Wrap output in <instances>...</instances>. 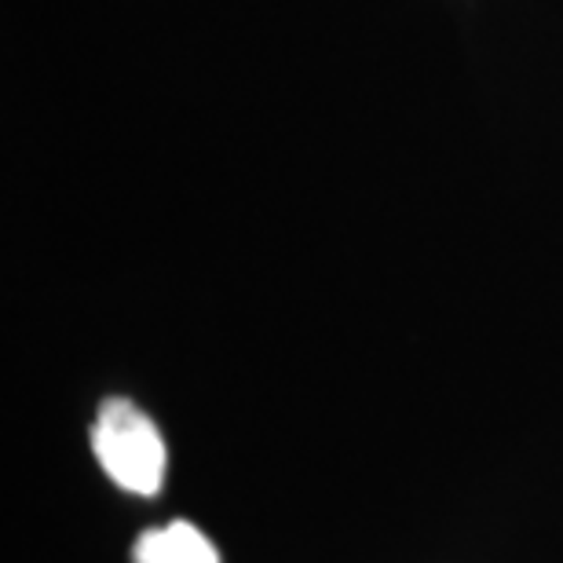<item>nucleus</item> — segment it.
<instances>
[{
	"label": "nucleus",
	"mask_w": 563,
	"mask_h": 563,
	"mask_svg": "<svg viewBox=\"0 0 563 563\" xmlns=\"http://www.w3.org/2000/svg\"><path fill=\"white\" fill-rule=\"evenodd\" d=\"M92 450L121 490L154 498L165 487V439L129 399H107L92 424Z\"/></svg>",
	"instance_id": "nucleus-1"
},
{
	"label": "nucleus",
	"mask_w": 563,
	"mask_h": 563,
	"mask_svg": "<svg viewBox=\"0 0 563 563\" xmlns=\"http://www.w3.org/2000/svg\"><path fill=\"white\" fill-rule=\"evenodd\" d=\"M132 563H220V553L195 523L173 520L136 538Z\"/></svg>",
	"instance_id": "nucleus-2"
}]
</instances>
